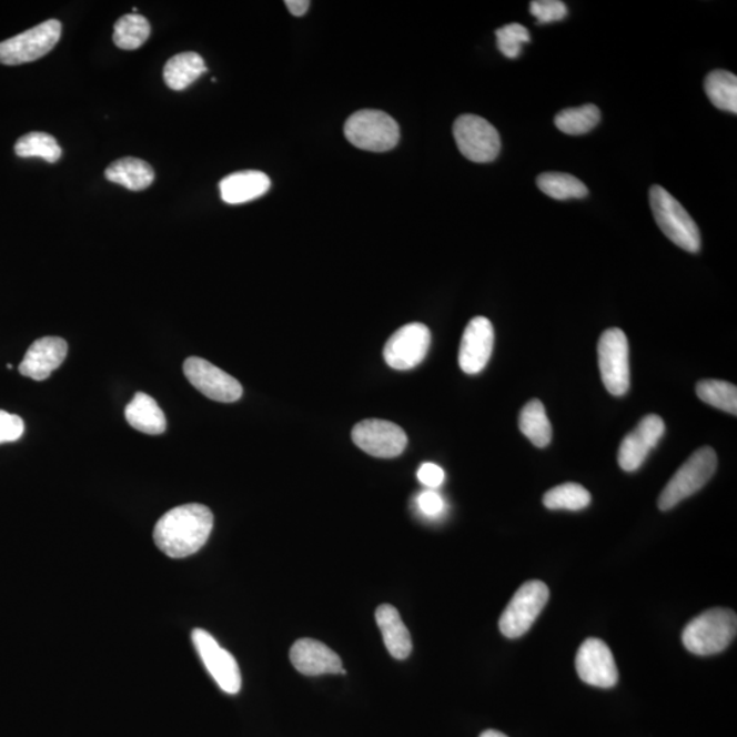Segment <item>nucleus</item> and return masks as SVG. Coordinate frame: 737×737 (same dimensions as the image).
I'll list each match as a JSON object with an SVG mask.
<instances>
[{"mask_svg": "<svg viewBox=\"0 0 737 737\" xmlns=\"http://www.w3.org/2000/svg\"><path fill=\"white\" fill-rule=\"evenodd\" d=\"M222 200L231 205L245 204L269 192L270 176L261 171H240L223 178L219 184Z\"/></svg>", "mask_w": 737, "mask_h": 737, "instance_id": "obj_19", "label": "nucleus"}, {"mask_svg": "<svg viewBox=\"0 0 737 737\" xmlns=\"http://www.w3.org/2000/svg\"><path fill=\"white\" fill-rule=\"evenodd\" d=\"M495 344V330L486 317H475L466 326L460 349V366L467 374L483 372Z\"/></svg>", "mask_w": 737, "mask_h": 737, "instance_id": "obj_16", "label": "nucleus"}, {"mask_svg": "<svg viewBox=\"0 0 737 737\" xmlns=\"http://www.w3.org/2000/svg\"><path fill=\"white\" fill-rule=\"evenodd\" d=\"M212 528L213 514L205 505H180L158 521L153 539L164 555L183 558L194 555L206 544Z\"/></svg>", "mask_w": 737, "mask_h": 737, "instance_id": "obj_1", "label": "nucleus"}, {"mask_svg": "<svg viewBox=\"0 0 737 737\" xmlns=\"http://www.w3.org/2000/svg\"><path fill=\"white\" fill-rule=\"evenodd\" d=\"M697 395L700 401L721 412L737 415L736 385L721 382V380H704L697 384Z\"/></svg>", "mask_w": 737, "mask_h": 737, "instance_id": "obj_30", "label": "nucleus"}, {"mask_svg": "<svg viewBox=\"0 0 737 737\" xmlns=\"http://www.w3.org/2000/svg\"><path fill=\"white\" fill-rule=\"evenodd\" d=\"M598 365L603 383L609 394L626 395L632 383V373H629L628 341L622 330L605 331L599 337Z\"/></svg>", "mask_w": 737, "mask_h": 737, "instance_id": "obj_8", "label": "nucleus"}, {"mask_svg": "<svg viewBox=\"0 0 737 737\" xmlns=\"http://www.w3.org/2000/svg\"><path fill=\"white\" fill-rule=\"evenodd\" d=\"M151 26L145 17L128 14L119 18L114 27V43L121 50L133 51L147 43Z\"/></svg>", "mask_w": 737, "mask_h": 737, "instance_id": "obj_27", "label": "nucleus"}, {"mask_svg": "<svg viewBox=\"0 0 737 737\" xmlns=\"http://www.w3.org/2000/svg\"><path fill=\"white\" fill-rule=\"evenodd\" d=\"M548 599L549 588L544 582L531 580L522 585L498 622L504 637L515 639L525 635L548 604Z\"/></svg>", "mask_w": 737, "mask_h": 737, "instance_id": "obj_6", "label": "nucleus"}, {"mask_svg": "<svg viewBox=\"0 0 737 737\" xmlns=\"http://www.w3.org/2000/svg\"><path fill=\"white\" fill-rule=\"evenodd\" d=\"M418 505L422 513H424L426 516H437L444 511L443 498L435 491H426L421 493L418 497Z\"/></svg>", "mask_w": 737, "mask_h": 737, "instance_id": "obj_36", "label": "nucleus"}, {"mask_svg": "<svg viewBox=\"0 0 737 737\" xmlns=\"http://www.w3.org/2000/svg\"><path fill=\"white\" fill-rule=\"evenodd\" d=\"M705 91L713 104L723 111L737 112V79L725 70H715L707 74Z\"/></svg>", "mask_w": 737, "mask_h": 737, "instance_id": "obj_25", "label": "nucleus"}, {"mask_svg": "<svg viewBox=\"0 0 737 737\" xmlns=\"http://www.w3.org/2000/svg\"><path fill=\"white\" fill-rule=\"evenodd\" d=\"M576 672L587 685L610 688L619 680L614 654L602 639L588 638L576 654Z\"/></svg>", "mask_w": 737, "mask_h": 737, "instance_id": "obj_14", "label": "nucleus"}, {"mask_svg": "<svg viewBox=\"0 0 737 737\" xmlns=\"http://www.w3.org/2000/svg\"><path fill=\"white\" fill-rule=\"evenodd\" d=\"M68 350V343L62 337H41L29 347L18 368L22 376L32 378L34 382H43L63 364Z\"/></svg>", "mask_w": 737, "mask_h": 737, "instance_id": "obj_17", "label": "nucleus"}, {"mask_svg": "<svg viewBox=\"0 0 737 737\" xmlns=\"http://www.w3.org/2000/svg\"><path fill=\"white\" fill-rule=\"evenodd\" d=\"M599 121H602V112L594 104L564 110L558 112L555 118L556 128L568 135H584L592 132Z\"/></svg>", "mask_w": 737, "mask_h": 737, "instance_id": "obj_28", "label": "nucleus"}, {"mask_svg": "<svg viewBox=\"0 0 737 737\" xmlns=\"http://www.w3.org/2000/svg\"><path fill=\"white\" fill-rule=\"evenodd\" d=\"M737 617L730 609H710L689 622L683 632V645L697 656L721 653L736 638Z\"/></svg>", "mask_w": 737, "mask_h": 737, "instance_id": "obj_2", "label": "nucleus"}, {"mask_svg": "<svg viewBox=\"0 0 737 737\" xmlns=\"http://www.w3.org/2000/svg\"><path fill=\"white\" fill-rule=\"evenodd\" d=\"M537 184L541 192L558 201L585 199L588 194L584 182L563 172H545L537 178Z\"/></svg>", "mask_w": 737, "mask_h": 737, "instance_id": "obj_26", "label": "nucleus"}, {"mask_svg": "<svg viewBox=\"0 0 737 737\" xmlns=\"http://www.w3.org/2000/svg\"><path fill=\"white\" fill-rule=\"evenodd\" d=\"M665 424L658 415H647L632 433L623 438L619 448L620 467L624 472L633 473L644 465L650 451L657 447L659 438L664 436Z\"/></svg>", "mask_w": 737, "mask_h": 737, "instance_id": "obj_15", "label": "nucleus"}, {"mask_svg": "<svg viewBox=\"0 0 737 737\" xmlns=\"http://www.w3.org/2000/svg\"><path fill=\"white\" fill-rule=\"evenodd\" d=\"M497 47L504 57L516 59L523 44L531 43V33L521 23H509L496 31Z\"/></svg>", "mask_w": 737, "mask_h": 737, "instance_id": "obj_32", "label": "nucleus"}, {"mask_svg": "<svg viewBox=\"0 0 737 737\" xmlns=\"http://www.w3.org/2000/svg\"><path fill=\"white\" fill-rule=\"evenodd\" d=\"M294 668L306 676L346 674L341 657L329 646L314 639L296 640L290 650Z\"/></svg>", "mask_w": 737, "mask_h": 737, "instance_id": "obj_18", "label": "nucleus"}, {"mask_svg": "<svg viewBox=\"0 0 737 737\" xmlns=\"http://www.w3.org/2000/svg\"><path fill=\"white\" fill-rule=\"evenodd\" d=\"M717 468L716 451L704 447L689 456V460L672 477L658 498V507L669 511L685 498L693 496L709 483Z\"/></svg>", "mask_w": 737, "mask_h": 737, "instance_id": "obj_5", "label": "nucleus"}, {"mask_svg": "<svg viewBox=\"0 0 737 737\" xmlns=\"http://www.w3.org/2000/svg\"><path fill=\"white\" fill-rule=\"evenodd\" d=\"M454 137L463 157L474 163H489L502 150L501 134L478 115H461L454 123Z\"/></svg>", "mask_w": 737, "mask_h": 737, "instance_id": "obj_9", "label": "nucleus"}, {"mask_svg": "<svg viewBox=\"0 0 737 737\" xmlns=\"http://www.w3.org/2000/svg\"><path fill=\"white\" fill-rule=\"evenodd\" d=\"M650 206L658 228L675 245L689 253L700 251V233L697 223L685 208L662 186L650 189Z\"/></svg>", "mask_w": 737, "mask_h": 737, "instance_id": "obj_3", "label": "nucleus"}, {"mask_svg": "<svg viewBox=\"0 0 737 737\" xmlns=\"http://www.w3.org/2000/svg\"><path fill=\"white\" fill-rule=\"evenodd\" d=\"M519 430L536 447H548L553 432L548 415H546L544 404L541 401L533 400L522 408Z\"/></svg>", "mask_w": 737, "mask_h": 737, "instance_id": "obj_24", "label": "nucleus"}, {"mask_svg": "<svg viewBox=\"0 0 737 737\" xmlns=\"http://www.w3.org/2000/svg\"><path fill=\"white\" fill-rule=\"evenodd\" d=\"M346 139L362 151L386 152L394 150L401 140L400 124L383 111L355 112L344 124Z\"/></svg>", "mask_w": 737, "mask_h": 737, "instance_id": "obj_4", "label": "nucleus"}, {"mask_svg": "<svg viewBox=\"0 0 737 737\" xmlns=\"http://www.w3.org/2000/svg\"><path fill=\"white\" fill-rule=\"evenodd\" d=\"M183 373L189 383L211 401L234 403L242 397L243 388L236 378L199 356L184 361Z\"/></svg>", "mask_w": 737, "mask_h": 737, "instance_id": "obj_10", "label": "nucleus"}, {"mask_svg": "<svg viewBox=\"0 0 737 737\" xmlns=\"http://www.w3.org/2000/svg\"><path fill=\"white\" fill-rule=\"evenodd\" d=\"M62 36V23L49 20L0 43V63L8 67L38 61L53 50Z\"/></svg>", "mask_w": 737, "mask_h": 737, "instance_id": "obj_7", "label": "nucleus"}, {"mask_svg": "<svg viewBox=\"0 0 737 737\" xmlns=\"http://www.w3.org/2000/svg\"><path fill=\"white\" fill-rule=\"evenodd\" d=\"M284 4L287 6L291 14L302 17L307 13L311 2H307V0H285Z\"/></svg>", "mask_w": 737, "mask_h": 737, "instance_id": "obj_37", "label": "nucleus"}, {"mask_svg": "<svg viewBox=\"0 0 737 737\" xmlns=\"http://www.w3.org/2000/svg\"><path fill=\"white\" fill-rule=\"evenodd\" d=\"M26 431V424L18 415L0 410V444L17 442Z\"/></svg>", "mask_w": 737, "mask_h": 737, "instance_id": "obj_34", "label": "nucleus"}, {"mask_svg": "<svg viewBox=\"0 0 737 737\" xmlns=\"http://www.w3.org/2000/svg\"><path fill=\"white\" fill-rule=\"evenodd\" d=\"M105 178L112 183L141 192L151 186L154 180V171L151 164L135 158H123L112 163L105 170Z\"/></svg>", "mask_w": 737, "mask_h": 737, "instance_id": "obj_22", "label": "nucleus"}, {"mask_svg": "<svg viewBox=\"0 0 737 737\" xmlns=\"http://www.w3.org/2000/svg\"><path fill=\"white\" fill-rule=\"evenodd\" d=\"M479 737H508V736H505L504 734L498 733V730L489 729V730H485V733L483 735H481Z\"/></svg>", "mask_w": 737, "mask_h": 737, "instance_id": "obj_38", "label": "nucleus"}, {"mask_svg": "<svg viewBox=\"0 0 737 737\" xmlns=\"http://www.w3.org/2000/svg\"><path fill=\"white\" fill-rule=\"evenodd\" d=\"M195 650L224 693L234 695L241 691L242 676L233 654L223 649L205 629L195 628L192 634Z\"/></svg>", "mask_w": 737, "mask_h": 737, "instance_id": "obj_13", "label": "nucleus"}, {"mask_svg": "<svg viewBox=\"0 0 737 737\" xmlns=\"http://www.w3.org/2000/svg\"><path fill=\"white\" fill-rule=\"evenodd\" d=\"M444 478V470L435 465V463H424L418 470V479L421 481V484L431 487V489H436V487L442 486Z\"/></svg>", "mask_w": 737, "mask_h": 737, "instance_id": "obj_35", "label": "nucleus"}, {"mask_svg": "<svg viewBox=\"0 0 737 737\" xmlns=\"http://www.w3.org/2000/svg\"><path fill=\"white\" fill-rule=\"evenodd\" d=\"M17 157L22 159L39 158L49 163H57L62 157V148L51 134L29 133L22 135L14 147Z\"/></svg>", "mask_w": 737, "mask_h": 737, "instance_id": "obj_29", "label": "nucleus"}, {"mask_svg": "<svg viewBox=\"0 0 737 737\" xmlns=\"http://www.w3.org/2000/svg\"><path fill=\"white\" fill-rule=\"evenodd\" d=\"M592 503V495L579 484H563L545 493L544 505L549 509H585Z\"/></svg>", "mask_w": 737, "mask_h": 737, "instance_id": "obj_31", "label": "nucleus"}, {"mask_svg": "<svg viewBox=\"0 0 737 737\" xmlns=\"http://www.w3.org/2000/svg\"><path fill=\"white\" fill-rule=\"evenodd\" d=\"M356 447L374 457L391 460L403 454L407 447V435L394 422L365 420L359 422L352 432Z\"/></svg>", "mask_w": 737, "mask_h": 737, "instance_id": "obj_12", "label": "nucleus"}, {"mask_svg": "<svg viewBox=\"0 0 737 737\" xmlns=\"http://www.w3.org/2000/svg\"><path fill=\"white\" fill-rule=\"evenodd\" d=\"M376 622L391 656L396 659L407 658L413 650V642L395 606L390 604L378 606Z\"/></svg>", "mask_w": 737, "mask_h": 737, "instance_id": "obj_20", "label": "nucleus"}, {"mask_svg": "<svg viewBox=\"0 0 737 737\" xmlns=\"http://www.w3.org/2000/svg\"><path fill=\"white\" fill-rule=\"evenodd\" d=\"M531 13L537 18V26L562 21L568 14L567 6L561 0H534Z\"/></svg>", "mask_w": 737, "mask_h": 737, "instance_id": "obj_33", "label": "nucleus"}, {"mask_svg": "<svg viewBox=\"0 0 737 737\" xmlns=\"http://www.w3.org/2000/svg\"><path fill=\"white\" fill-rule=\"evenodd\" d=\"M206 71L204 59L195 52H182L165 63L163 75L172 91H184Z\"/></svg>", "mask_w": 737, "mask_h": 737, "instance_id": "obj_23", "label": "nucleus"}, {"mask_svg": "<svg viewBox=\"0 0 737 737\" xmlns=\"http://www.w3.org/2000/svg\"><path fill=\"white\" fill-rule=\"evenodd\" d=\"M432 335L421 323H410L391 335L384 347L386 365L395 371H410L417 367L430 352Z\"/></svg>", "mask_w": 737, "mask_h": 737, "instance_id": "obj_11", "label": "nucleus"}, {"mask_svg": "<svg viewBox=\"0 0 737 737\" xmlns=\"http://www.w3.org/2000/svg\"><path fill=\"white\" fill-rule=\"evenodd\" d=\"M130 426L145 435H162L168 430V420L157 401L144 392H139L124 410Z\"/></svg>", "mask_w": 737, "mask_h": 737, "instance_id": "obj_21", "label": "nucleus"}]
</instances>
